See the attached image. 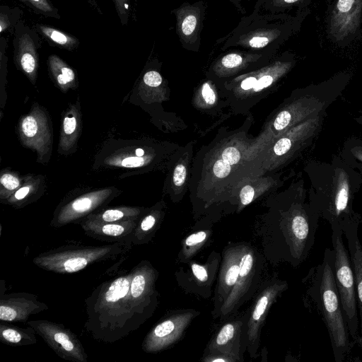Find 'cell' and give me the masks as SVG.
Listing matches in <instances>:
<instances>
[{
	"instance_id": "cell-1",
	"label": "cell",
	"mask_w": 362,
	"mask_h": 362,
	"mask_svg": "<svg viewBox=\"0 0 362 362\" xmlns=\"http://www.w3.org/2000/svg\"><path fill=\"white\" fill-rule=\"evenodd\" d=\"M113 271L85 300L84 328L93 339L105 343L119 341L139 329L156 304L155 271L148 262Z\"/></svg>"
},
{
	"instance_id": "cell-2",
	"label": "cell",
	"mask_w": 362,
	"mask_h": 362,
	"mask_svg": "<svg viewBox=\"0 0 362 362\" xmlns=\"http://www.w3.org/2000/svg\"><path fill=\"white\" fill-rule=\"evenodd\" d=\"M310 13L307 8L291 14L262 13L257 7L241 18L238 25L216 44L222 51L238 48L275 54L281 46L298 33Z\"/></svg>"
},
{
	"instance_id": "cell-3",
	"label": "cell",
	"mask_w": 362,
	"mask_h": 362,
	"mask_svg": "<svg viewBox=\"0 0 362 362\" xmlns=\"http://www.w3.org/2000/svg\"><path fill=\"white\" fill-rule=\"evenodd\" d=\"M312 277L310 296L327 327L334 361L342 362L350 354L354 342L336 286L332 249H325L322 261L314 268Z\"/></svg>"
},
{
	"instance_id": "cell-4",
	"label": "cell",
	"mask_w": 362,
	"mask_h": 362,
	"mask_svg": "<svg viewBox=\"0 0 362 362\" xmlns=\"http://www.w3.org/2000/svg\"><path fill=\"white\" fill-rule=\"evenodd\" d=\"M132 246L131 240L98 246L73 243L41 252L32 261L47 272L72 274L96 263L124 259Z\"/></svg>"
},
{
	"instance_id": "cell-5",
	"label": "cell",
	"mask_w": 362,
	"mask_h": 362,
	"mask_svg": "<svg viewBox=\"0 0 362 362\" xmlns=\"http://www.w3.org/2000/svg\"><path fill=\"white\" fill-rule=\"evenodd\" d=\"M331 228L336 286L351 339L354 343H357L359 337V320L354 272L349 250L344 243L341 228L339 226Z\"/></svg>"
},
{
	"instance_id": "cell-6",
	"label": "cell",
	"mask_w": 362,
	"mask_h": 362,
	"mask_svg": "<svg viewBox=\"0 0 362 362\" xmlns=\"http://www.w3.org/2000/svg\"><path fill=\"white\" fill-rule=\"evenodd\" d=\"M122 191L115 187L74 189L67 194L54 209L50 226L58 228L79 222L117 197Z\"/></svg>"
},
{
	"instance_id": "cell-7",
	"label": "cell",
	"mask_w": 362,
	"mask_h": 362,
	"mask_svg": "<svg viewBox=\"0 0 362 362\" xmlns=\"http://www.w3.org/2000/svg\"><path fill=\"white\" fill-rule=\"evenodd\" d=\"M138 140L110 139L95 155L93 169L124 170L119 178L133 175L151 163L153 155Z\"/></svg>"
},
{
	"instance_id": "cell-8",
	"label": "cell",
	"mask_w": 362,
	"mask_h": 362,
	"mask_svg": "<svg viewBox=\"0 0 362 362\" xmlns=\"http://www.w3.org/2000/svg\"><path fill=\"white\" fill-rule=\"evenodd\" d=\"M17 131L21 145L36 153V161L47 164L52 152L53 128L47 110L34 103L30 112L19 119Z\"/></svg>"
},
{
	"instance_id": "cell-9",
	"label": "cell",
	"mask_w": 362,
	"mask_h": 362,
	"mask_svg": "<svg viewBox=\"0 0 362 362\" xmlns=\"http://www.w3.org/2000/svg\"><path fill=\"white\" fill-rule=\"evenodd\" d=\"M362 0H333L327 17V33L339 46H346L361 34Z\"/></svg>"
},
{
	"instance_id": "cell-10",
	"label": "cell",
	"mask_w": 362,
	"mask_h": 362,
	"mask_svg": "<svg viewBox=\"0 0 362 362\" xmlns=\"http://www.w3.org/2000/svg\"><path fill=\"white\" fill-rule=\"evenodd\" d=\"M26 324L61 358L71 362L88 361V354L81 340L63 324L47 320H30Z\"/></svg>"
},
{
	"instance_id": "cell-11",
	"label": "cell",
	"mask_w": 362,
	"mask_h": 362,
	"mask_svg": "<svg viewBox=\"0 0 362 362\" xmlns=\"http://www.w3.org/2000/svg\"><path fill=\"white\" fill-rule=\"evenodd\" d=\"M206 8V3L199 0L193 4L184 2L172 11L175 16L178 40L188 51L198 52L200 49Z\"/></svg>"
},
{
	"instance_id": "cell-12",
	"label": "cell",
	"mask_w": 362,
	"mask_h": 362,
	"mask_svg": "<svg viewBox=\"0 0 362 362\" xmlns=\"http://www.w3.org/2000/svg\"><path fill=\"white\" fill-rule=\"evenodd\" d=\"M0 320L6 322H24L33 315L49 309L33 293L18 292L6 293L5 281H0Z\"/></svg>"
},
{
	"instance_id": "cell-13",
	"label": "cell",
	"mask_w": 362,
	"mask_h": 362,
	"mask_svg": "<svg viewBox=\"0 0 362 362\" xmlns=\"http://www.w3.org/2000/svg\"><path fill=\"white\" fill-rule=\"evenodd\" d=\"M275 54L257 53L238 48L224 50L213 63L215 72L234 73L240 69L266 65Z\"/></svg>"
},
{
	"instance_id": "cell-14",
	"label": "cell",
	"mask_w": 362,
	"mask_h": 362,
	"mask_svg": "<svg viewBox=\"0 0 362 362\" xmlns=\"http://www.w3.org/2000/svg\"><path fill=\"white\" fill-rule=\"evenodd\" d=\"M139 221L101 222L83 218L79 225L88 236L107 243L131 240Z\"/></svg>"
},
{
	"instance_id": "cell-15",
	"label": "cell",
	"mask_w": 362,
	"mask_h": 362,
	"mask_svg": "<svg viewBox=\"0 0 362 362\" xmlns=\"http://www.w3.org/2000/svg\"><path fill=\"white\" fill-rule=\"evenodd\" d=\"M82 131V114L78 98L75 103H69L63 113L61 122L58 153L69 156L77 148Z\"/></svg>"
},
{
	"instance_id": "cell-16",
	"label": "cell",
	"mask_w": 362,
	"mask_h": 362,
	"mask_svg": "<svg viewBox=\"0 0 362 362\" xmlns=\"http://www.w3.org/2000/svg\"><path fill=\"white\" fill-rule=\"evenodd\" d=\"M359 221L348 225L342 231L347 241V247L355 275L356 294L359 313V337L358 345L362 348V245L358 236Z\"/></svg>"
},
{
	"instance_id": "cell-17",
	"label": "cell",
	"mask_w": 362,
	"mask_h": 362,
	"mask_svg": "<svg viewBox=\"0 0 362 362\" xmlns=\"http://www.w3.org/2000/svg\"><path fill=\"white\" fill-rule=\"evenodd\" d=\"M46 178L42 175L26 174L21 187L2 202L15 209H22L37 201L45 192Z\"/></svg>"
},
{
	"instance_id": "cell-18",
	"label": "cell",
	"mask_w": 362,
	"mask_h": 362,
	"mask_svg": "<svg viewBox=\"0 0 362 362\" xmlns=\"http://www.w3.org/2000/svg\"><path fill=\"white\" fill-rule=\"evenodd\" d=\"M148 211L146 208L130 206L104 207L93 212L85 218L101 222H124L139 221Z\"/></svg>"
},
{
	"instance_id": "cell-19",
	"label": "cell",
	"mask_w": 362,
	"mask_h": 362,
	"mask_svg": "<svg viewBox=\"0 0 362 362\" xmlns=\"http://www.w3.org/2000/svg\"><path fill=\"white\" fill-rule=\"evenodd\" d=\"M6 322L1 321L0 323L1 343L11 346H29L37 343V334L32 327H20Z\"/></svg>"
},
{
	"instance_id": "cell-20",
	"label": "cell",
	"mask_w": 362,
	"mask_h": 362,
	"mask_svg": "<svg viewBox=\"0 0 362 362\" xmlns=\"http://www.w3.org/2000/svg\"><path fill=\"white\" fill-rule=\"evenodd\" d=\"M311 0H257L255 7L262 13L291 14L307 8Z\"/></svg>"
},
{
	"instance_id": "cell-21",
	"label": "cell",
	"mask_w": 362,
	"mask_h": 362,
	"mask_svg": "<svg viewBox=\"0 0 362 362\" xmlns=\"http://www.w3.org/2000/svg\"><path fill=\"white\" fill-rule=\"evenodd\" d=\"M158 215L157 210H151L146 211L139 219L131 236L133 245H142L148 242L157 227Z\"/></svg>"
},
{
	"instance_id": "cell-22",
	"label": "cell",
	"mask_w": 362,
	"mask_h": 362,
	"mask_svg": "<svg viewBox=\"0 0 362 362\" xmlns=\"http://www.w3.org/2000/svg\"><path fill=\"white\" fill-rule=\"evenodd\" d=\"M50 65L54 81L61 91L66 93L77 88L75 73L70 67L61 62H52Z\"/></svg>"
},
{
	"instance_id": "cell-23",
	"label": "cell",
	"mask_w": 362,
	"mask_h": 362,
	"mask_svg": "<svg viewBox=\"0 0 362 362\" xmlns=\"http://www.w3.org/2000/svg\"><path fill=\"white\" fill-rule=\"evenodd\" d=\"M23 176L18 172L4 168L0 172V202L8 199L22 185Z\"/></svg>"
},
{
	"instance_id": "cell-24",
	"label": "cell",
	"mask_w": 362,
	"mask_h": 362,
	"mask_svg": "<svg viewBox=\"0 0 362 362\" xmlns=\"http://www.w3.org/2000/svg\"><path fill=\"white\" fill-rule=\"evenodd\" d=\"M163 81L161 75L156 71L151 70L147 71L143 77L144 83L151 88L159 86Z\"/></svg>"
},
{
	"instance_id": "cell-25",
	"label": "cell",
	"mask_w": 362,
	"mask_h": 362,
	"mask_svg": "<svg viewBox=\"0 0 362 362\" xmlns=\"http://www.w3.org/2000/svg\"><path fill=\"white\" fill-rule=\"evenodd\" d=\"M230 170V165L223 159L217 160L213 166L214 174L218 178L226 177Z\"/></svg>"
},
{
	"instance_id": "cell-26",
	"label": "cell",
	"mask_w": 362,
	"mask_h": 362,
	"mask_svg": "<svg viewBox=\"0 0 362 362\" xmlns=\"http://www.w3.org/2000/svg\"><path fill=\"white\" fill-rule=\"evenodd\" d=\"M233 332L234 327L231 324H226L219 332L216 338V343L218 345L226 344L233 337Z\"/></svg>"
},
{
	"instance_id": "cell-27",
	"label": "cell",
	"mask_w": 362,
	"mask_h": 362,
	"mask_svg": "<svg viewBox=\"0 0 362 362\" xmlns=\"http://www.w3.org/2000/svg\"><path fill=\"white\" fill-rule=\"evenodd\" d=\"M240 158V152L233 146L227 147L222 153V159L228 162L230 165L237 163Z\"/></svg>"
},
{
	"instance_id": "cell-28",
	"label": "cell",
	"mask_w": 362,
	"mask_h": 362,
	"mask_svg": "<svg viewBox=\"0 0 362 362\" xmlns=\"http://www.w3.org/2000/svg\"><path fill=\"white\" fill-rule=\"evenodd\" d=\"M291 119V114L286 111L281 112L276 117L274 122V127L276 130L280 131L286 128Z\"/></svg>"
},
{
	"instance_id": "cell-29",
	"label": "cell",
	"mask_w": 362,
	"mask_h": 362,
	"mask_svg": "<svg viewBox=\"0 0 362 362\" xmlns=\"http://www.w3.org/2000/svg\"><path fill=\"white\" fill-rule=\"evenodd\" d=\"M269 302L267 296H262L257 301L255 308L252 314V319L254 320H258L260 317L264 314Z\"/></svg>"
},
{
	"instance_id": "cell-30",
	"label": "cell",
	"mask_w": 362,
	"mask_h": 362,
	"mask_svg": "<svg viewBox=\"0 0 362 362\" xmlns=\"http://www.w3.org/2000/svg\"><path fill=\"white\" fill-rule=\"evenodd\" d=\"M240 270V267L238 264H233L228 269L225 281L228 286H233L236 283L239 277Z\"/></svg>"
},
{
	"instance_id": "cell-31",
	"label": "cell",
	"mask_w": 362,
	"mask_h": 362,
	"mask_svg": "<svg viewBox=\"0 0 362 362\" xmlns=\"http://www.w3.org/2000/svg\"><path fill=\"white\" fill-rule=\"evenodd\" d=\"M291 147V141L288 138L279 139L274 147V153L278 156H282L287 153Z\"/></svg>"
},
{
	"instance_id": "cell-32",
	"label": "cell",
	"mask_w": 362,
	"mask_h": 362,
	"mask_svg": "<svg viewBox=\"0 0 362 362\" xmlns=\"http://www.w3.org/2000/svg\"><path fill=\"white\" fill-rule=\"evenodd\" d=\"M173 182L176 186H181L186 178V168L182 165H177L174 170Z\"/></svg>"
},
{
	"instance_id": "cell-33",
	"label": "cell",
	"mask_w": 362,
	"mask_h": 362,
	"mask_svg": "<svg viewBox=\"0 0 362 362\" xmlns=\"http://www.w3.org/2000/svg\"><path fill=\"white\" fill-rule=\"evenodd\" d=\"M202 95L206 103L212 105L215 103L216 95L207 82L203 83L202 86Z\"/></svg>"
},
{
	"instance_id": "cell-34",
	"label": "cell",
	"mask_w": 362,
	"mask_h": 362,
	"mask_svg": "<svg viewBox=\"0 0 362 362\" xmlns=\"http://www.w3.org/2000/svg\"><path fill=\"white\" fill-rule=\"evenodd\" d=\"M254 195H255L254 189L250 185L245 186L241 189V192L240 193L241 203L243 205L249 204L250 202H252Z\"/></svg>"
},
{
	"instance_id": "cell-35",
	"label": "cell",
	"mask_w": 362,
	"mask_h": 362,
	"mask_svg": "<svg viewBox=\"0 0 362 362\" xmlns=\"http://www.w3.org/2000/svg\"><path fill=\"white\" fill-rule=\"evenodd\" d=\"M206 238V233L204 231H199L188 236L185 240V243L188 246H192L203 242Z\"/></svg>"
},
{
	"instance_id": "cell-36",
	"label": "cell",
	"mask_w": 362,
	"mask_h": 362,
	"mask_svg": "<svg viewBox=\"0 0 362 362\" xmlns=\"http://www.w3.org/2000/svg\"><path fill=\"white\" fill-rule=\"evenodd\" d=\"M46 34L54 42L64 45L67 42V37L62 33L57 30H48L46 31Z\"/></svg>"
},
{
	"instance_id": "cell-37",
	"label": "cell",
	"mask_w": 362,
	"mask_h": 362,
	"mask_svg": "<svg viewBox=\"0 0 362 362\" xmlns=\"http://www.w3.org/2000/svg\"><path fill=\"white\" fill-rule=\"evenodd\" d=\"M257 75H251L245 77L240 83V88L245 90L253 89L257 83Z\"/></svg>"
},
{
	"instance_id": "cell-38",
	"label": "cell",
	"mask_w": 362,
	"mask_h": 362,
	"mask_svg": "<svg viewBox=\"0 0 362 362\" xmlns=\"http://www.w3.org/2000/svg\"><path fill=\"white\" fill-rule=\"evenodd\" d=\"M192 269L196 277L201 281H205L207 279L206 270L202 267L197 264L192 266Z\"/></svg>"
},
{
	"instance_id": "cell-39",
	"label": "cell",
	"mask_w": 362,
	"mask_h": 362,
	"mask_svg": "<svg viewBox=\"0 0 362 362\" xmlns=\"http://www.w3.org/2000/svg\"><path fill=\"white\" fill-rule=\"evenodd\" d=\"M229 1L238 11L244 13L245 10L242 5L243 0H228Z\"/></svg>"
},
{
	"instance_id": "cell-40",
	"label": "cell",
	"mask_w": 362,
	"mask_h": 362,
	"mask_svg": "<svg viewBox=\"0 0 362 362\" xmlns=\"http://www.w3.org/2000/svg\"><path fill=\"white\" fill-rule=\"evenodd\" d=\"M33 1H40V0H33Z\"/></svg>"
}]
</instances>
